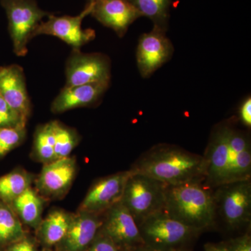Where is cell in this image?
Returning a JSON list of instances; mask_svg holds the SVG:
<instances>
[{
	"mask_svg": "<svg viewBox=\"0 0 251 251\" xmlns=\"http://www.w3.org/2000/svg\"><path fill=\"white\" fill-rule=\"evenodd\" d=\"M167 186L205 179L204 156L168 144H160L143 153L130 168Z\"/></svg>",
	"mask_w": 251,
	"mask_h": 251,
	"instance_id": "obj_1",
	"label": "cell"
},
{
	"mask_svg": "<svg viewBox=\"0 0 251 251\" xmlns=\"http://www.w3.org/2000/svg\"><path fill=\"white\" fill-rule=\"evenodd\" d=\"M163 210L201 232L213 228L216 224L213 189L203 181L167 186Z\"/></svg>",
	"mask_w": 251,
	"mask_h": 251,
	"instance_id": "obj_2",
	"label": "cell"
},
{
	"mask_svg": "<svg viewBox=\"0 0 251 251\" xmlns=\"http://www.w3.org/2000/svg\"><path fill=\"white\" fill-rule=\"evenodd\" d=\"M138 227L144 244L154 251L189 249L202 233L173 219L163 210L147 218Z\"/></svg>",
	"mask_w": 251,
	"mask_h": 251,
	"instance_id": "obj_3",
	"label": "cell"
},
{
	"mask_svg": "<svg viewBox=\"0 0 251 251\" xmlns=\"http://www.w3.org/2000/svg\"><path fill=\"white\" fill-rule=\"evenodd\" d=\"M216 221H222L226 228L237 231L250 227L251 180L226 183L213 189Z\"/></svg>",
	"mask_w": 251,
	"mask_h": 251,
	"instance_id": "obj_4",
	"label": "cell"
},
{
	"mask_svg": "<svg viewBox=\"0 0 251 251\" xmlns=\"http://www.w3.org/2000/svg\"><path fill=\"white\" fill-rule=\"evenodd\" d=\"M167 185L147 175L134 173L127 180L121 200L138 226L150 216L163 210Z\"/></svg>",
	"mask_w": 251,
	"mask_h": 251,
	"instance_id": "obj_5",
	"label": "cell"
},
{
	"mask_svg": "<svg viewBox=\"0 0 251 251\" xmlns=\"http://www.w3.org/2000/svg\"><path fill=\"white\" fill-rule=\"evenodd\" d=\"M0 4L7 16L14 53L24 57L36 29L50 14L41 9L36 0H0Z\"/></svg>",
	"mask_w": 251,
	"mask_h": 251,
	"instance_id": "obj_6",
	"label": "cell"
},
{
	"mask_svg": "<svg viewBox=\"0 0 251 251\" xmlns=\"http://www.w3.org/2000/svg\"><path fill=\"white\" fill-rule=\"evenodd\" d=\"M93 4V1H87L83 11L75 16L50 14L47 21H42L36 29L34 37L39 35L55 36L72 46L73 49L80 50L96 37L94 29L82 28V21L92 13Z\"/></svg>",
	"mask_w": 251,
	"mask_h": 251,
	"instance_id": "obj_7",
	"label": "cell"
},
{
	"mask_svg": "<svg viewBox=\"0 0 251 251\" xmlns=\"http://www.w3.org/2000/svg\"><path fill=\"white\" fill-rule=\"evenodd\" d=\"M66 87L110 82L111 65L107 56L73 49L66 64Z\"/></svg>",
	"mask_w": 251,
	"mask_h": 251,
	"instance_id": "obj_8",
	"label": "cell"
},
{
	"mask_svg": "<svg viewBox=\"0 0 251 251\" xmlns=\"http://www.w3.org/2000/svg\"><path fill=\"white\" fill-rule=\"evenodd\" d=\"M77 171L75 157L69 156L46 163L34 180L35 189L46 201L62 199L72 188Z\"/></svg>",
	"mask_w": 251,
	"mask_h": 251,
	"instance_id": "obj_9",
	"label": "cell"
},
{
	"mask_svg": "<svg viewBox=\"0 0 251 251\" xmlns=\"http://www.w3.org/2000/svg\"><path fill=\"white\" fill-rule=\"evenodd\" d=\"M232 123L221 122L213 129L203 155L206 175L204 184L214 189L226 183L228 167L229 133Z\"/></svg>",
	"mask_w": 251,
	"mask_h": 251,
	"instance_id": "obj_10",
	"label": "cell"
},
{
	"mask_svg": "<svg viewBox=\"0 0 251 251\" xmlns=\"http://www.w3.org/2000/svg\"><path fill=\"white\" fill-rule=\"evenodd\" d=\"M131 174L129 169L97 179L91 186L77 210L103 214L121 202L126 184Z\"/></svg>",
	"mask_w": 251,
	"mask_h": 251,
	"instance_id": "obj_11",
	"label": "cell"
},
{
	"mask_svg": "<svg viewBox=\"0 0 251 251\" xmlns=\"http://www.w3.org/2000/svg\"><path fill=\"white\" fill-rule=\"evenodd\" d=\"M100 230L120 251L144 244L136 221L121 202L103 213Z\"/></svg>",
	"mask_w": 251,
	"mask_h": 251,
	"instance_id": "obj_12",
	"label": "cell"
},
{
	"mask_svg": "<svg viewBox=\"0 0 251 251\" xmlns=\"http://www.w3.org/2000/svg\"><path fill=\"white\" fill-rule=\"evenodd\" d=\"M171 41L166 32L153 27L140 36L136 51V61L141 76L148 78L168 62L173 55Z\"/></svg>",
	"mask_w": 251,
	"mask_h": 251,
	"instance_id": "obj_13",
	"label": "cell"
},
{
	"mask_svg": "<svg viewBox=\"0 0 251 251\" xmlns=\"http://www.w3.org/2000/svg\"><path fill=\"white\" fill-rule=\"evenodd\" d=\"M0 95L15 111L28 122L31 113L30 99L24 71L17 64L0 67Z\"/></svg>",
	"mask_w": 251,
	"mask_h": 251,
	"instance_id": "obj_14",
	"label": "cell"
},
{
	"mask_svg": "<svg viewBox=\"0 0 251 251\" xmlns=\"http://www.w3.org/2000/svg\"><path fill=\"white\" fill-rule=\"evenodd\" d=\"M103 224V214L77 210L74 214L67 234L56 246L57 251H85Z\"/></svg>",
	"mask_w": 251,
	"mask_h": 251,
	"instance_id": "obj_15",
	"label": "cell"
},
{
	"mask_svg": "<svg viewBox=\"0 0 251 251\" xmlns=\"http://www.w3.org/2000/svg\"><path fill=\"white\" fill-rule=\"evenodd\" d=\"M90 15L120 36H125L130 25L142 15L127 0H96Z\"/></svg>",
	"mask_w": 251,
	"mask_h": 251,
	"instance_id": "obj_16",
	"label": "cell"
},
{
	"mask_svg": "<svg viewBox=\"0 0 251 251\" xmlns=\"http://www.w3.org/2000/svg\"><path fill=\"white\" fill-rule=\"evenodd\" d=\"M110 82L64 87L51 104V112L61 114L95 105L108 90Z\"/></svg>",
	"mask_w": 251,
	"mask_h": 251,
	"instance_id": "obj_17",
	"label": "cell"
},
{
	"mask_svg": "<svg viewBox=\"0 0 251 251\" xmlns=\"http://www.w3.org/2000/svg\"><path fill=\"white\" fill-rule=\"evenodd\" d=\"M251 178V143L249 133L231 125L229 133L228 167L226 183ZM225 183V184H226Z\"/></svg>",
	"mask_w": 251,
	"mask_h": 251,
	"instance_id": "obj_18",
	"label": "cell"
},
{
	"mask_svg": "<svg viewBox=\"0 0 251 251\" xmlns=\"http://www.w3.org/2000/svg\"><path fill=\"white\" fill-rule=\"evenodd\" d=\"M74 214L62 209H54L42 219L36 229L38 240L44 247H56L65 237Z\"/></svg>",
	"mask_w": 251,
	"mask_h": 251,
	"instance_id": "obj_19",
	"label": "cell"
},
{
	"mask_svg": "<svg viewBox=\"0 0 251 251\" xmlns=\"http://www.w3.org/2000/svg\"><path fill=\"white\" fill-rule=\"evenodd\" d=\"M46 201L34 189L29 187L10 204L22 224L36 229L40 225Z\"/></svg>",
	"mask_w": 251,
	"mask_h": 251,
	"instance_id": "obj_20",
	"label": "cell"
},
{
	"mask_svg": "<svg viewBox=\"0 0 251 251\" xmlns=\"http://www.w3.org/2000/svg\"><path fill=\"white\" fill-rule=\"evenodd\" d=\"M35 176L22 168L0 176V201L11 204L34 182Z\"/></svg>",
	"mask_w": 251,
	"mask_h": 251,
	"instance_id": "obj_21",
	"label": "cell"
},
{
	"mask_svg": "<svg viewBox=\"0 0 251 251\" xmlns=\"http://www.w3.org/2000/svg\"><path fill=\"white\" fill-rule=\"evenodd\" d=\"M25 235L22 222L14 209L0 201V247L6 248Z\"/></svg>",
	"mask_w": 251,
	"mask_h": 251,
	"instance_id": "obj_22",
	"label": "cell"
},
{
	"mask_svg": "<svg viewBox=\"0 0 251 251\" xmlns=\"http://www.w3.org/2000/svg\"><path fill=\"white\" fill-rule=\"evenodd\" d=\"M142 16L150 18L153 27L166 32L170 17L172 0H127Z\"/></svg>",
	"mask_w": 251,
	"mask_h": 251,
	"instance_id": "obj_23",
	"label": "cell"
},
{
	"mask_svg": "<svg viewBox=\"0 0 251 251\" xmlns=\"http://www.w3.org/2000/svg\"><path fill=\"white\" fill-rule=\"evenodd\" d=\"M31 156L36 161L44 164L54 161V136L52 121L36 128Z\"/></svg>",
	"mask_w": 251,
	"mask_h": 251,
	"instance_id": "obj_24",
	"label": "cell"
},
{
	"mask_svg": "<svg viewBox=\"0 0 251 251\" xmlns=\"http://www.w3.org/2000/svg\"><path fill=\"white\" fill-rule=\"evenodd\" d=\"M54 136V161L70 156L80 141L76 130L67 126L62 122L52 121Z\"/></svg>",
	"mask_w": 251,
	"mask_h": 251,
	"instance_id": "obj_25",
	"label": "cell"
},
{
	"mask_svg": "<svg viewBox=\"0 0 251 251\" xmlns=\"http://www.w3.org/2000/svg\"><path fill=\"white\" fill-rule=\"evenodd\" d=\"M27 135L26 128L0 127V158L21 146Z\"/></svg>",
	"mask_w": 251,
	"mask_h": 251,
	"instance_id": "obj_26",
	"label": "cell"
},
{
	"mask_svg": "<svg viewBox=\"0 0 251 251\" xmlns=\"http://www.w3.org/2000/svg\"><path fill=\"white\" fill-rule=\"evenodd\" d=\"M27 123L0 95V127L26 128Z\"/></svg>",
	"mask_w": 251,
	"mask_h": 251,
	"instance_id": "obj_27",
	"label": "cell"
},
{
	"mask_svg": "<svg viewBox=\"0 0 251 251\" xmlns=\"http://www.w3.org/2000/svg\"><path fill=\"white\" fill-rule=\"evenodd\" d=\"M222 243L227 251H251V236L249 232Z\"/></svg>",
	"mask_w": 251,
	"mask_h": 251,
	"instance_id": "obj_28",
	"label": "cell"
},
{
	"mask_svg": "<svg viewBox=\"0 0 251 251\" xmlns=\"http://www.w3.org/2000/svg\"><path fill=\"white\" fill-rule=\"evenodd\" d=\"M85 251H120L111 239L99 230L97 237Z\"/></svg>",
	"mask_w": 251,
	"mask_h": 251,
	"instance_id": "obj_29",
	"label": "cell"
},
{
	"mask_svg": "<svg viewBox=\"0 0 251 251\" xmlns=\"http://www.w3.org/2000/svg\"><path fill=\"white\" fill-rule=\"evenodd\" d=\"M4 251H39L34 239L25 236L17 242L10 244L5 248Z\"/></svg>",
	"mask_w": 251,
	"mask_h": 251,
	"instance_id": "obj_30",
	"label": "cell"
},
{
	"mask_svg": "<svg viewBox=\"0 0 251 251\" xmlns=\"http://www.w3.org/2000/svg\"><path fill=\"white\" fill-rule=\"evenodd\" d=\"M239 118L243 125L251 128V99L248 97L244 100L239 109Z\"/></svg>",
	"mask_w": 251,
	"mask_h": 251,
	"instance_id": "obj_31",
	"label": "cell"
},
{
	"mask_svg": "<svg viewBox=\"0 0 251 251\" xmlns=\"http://www.w3.org/2000/svg\"><path fill=\"white\" fill-rule=\"evenodd\" d=\"M204 251H227L225 249L222 242L214 244V243H207L204 245Z\"/></svg>",
	"mask_w": 251,
	"mask_h": 251,
	"instance_id": "obj_32",
	"label": "cell"
},
{
	"mask_svg": "<svg viewBox=\"0 0 251 251\" xmlns=\"http://www.w3.org/2000/svg\"><path fill=\"white\" fill-rule=\"evenodd\" d=\"M120 251H154L152 249H150V248L146 247L145 244L143 245L137 246V247L129 248V249H123V250H120Z\"/></svg>",
	"mask_w": 251,
	"mask_h": 251,
	"instance_id": "obj_33",
	"label": "cell"
},
{
	"mask_svg": "<svg viewBox=\"0 0 251 251\" xmlns=\"http://www.w3.org/2000/svg\"><path fill=\"white\" fill-rule=\"evenodd\" d=\"M192 251L191 250V249H181V250H177V251Z\"/></svg>",
	"mask_w": 251,
	"mask_h": 251,
	"instance_id": "obj_34",
	"label": "cell"
},
{
	"mask_svg": "<svg viewBox=\"0 0 251 251\" xmlns=\"http://www.w3.org/2000/svg\"><path fill=\"white\" fill-rule=\"evenodd\" d=\"M96 1V0H88V1Z\"/></svg>",
	"mask_w": 251,
	"mask_h": 251,
	"instance_id": "obj_35",
	"label": "cell"
}]
</instances>
